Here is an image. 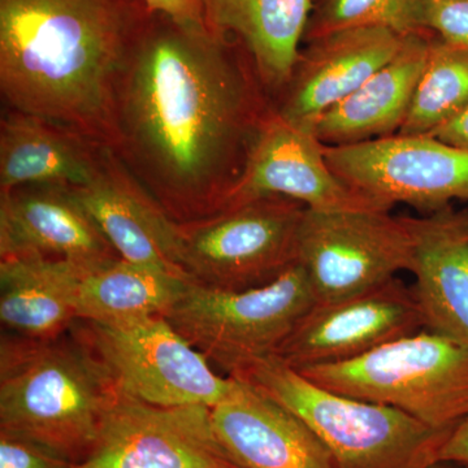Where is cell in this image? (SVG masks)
Masks as SVG:
<instances>
[{
    "mask_svg": "<svg viewBox=\"0 0 468 468\" xmlns=\"http://www.w3.org/2000/svg\"><path fill=\"white\" fill-rule=\"evenodd\" d=\"M273 106L232 37L151 15L117 91V155L177 223L221 211Z\"/></svg>",
    "mask_w": 468,
    "mask_h": 468,
    "instance_id": "1",
    "label": "cell"
},
{
    "mask_svg": "<svg viewBox=\"0 0 468 468\" xmlns=\"http://www.w3.org/2000/svg\"><path fill=\"white\" fill-rule=\"evenodd\" d=\"M153 12L143 0H0V91L115 150L117 91Z\"/></svg>",
    "mask_w": 468,
    "mask_h": 468,
    "instance_id": "2",
    "label": "cell"
},
{
    "mask_svg": "<svg viewBox=\"0 0 468 468\" xmlns=\"http://www.w3.org/2000/svg\"><path fill=\"white\" fill-rule=\"evenodd\" d=\"M64 335L50 340L3 335L0 431L81 463L120 389L75 331L70 338Z\"/></svg>",
    "mask_w": 468,
    "mask_h": 468,
    "instance_id": "3",
    "label": "cell"
},
{
    "mask_svg": "<svg viewBox=\"0 0 468 468\" xmlns=\"http://www.w3.org/2000/svg\"><path fill=\"white\" fill-rule=\"evenodd\" d=\"M232 378L291 410L314 431L337 468H430L452 431L428 427L399 410L331 392L279 356L257 360Z\"/></svg>",
    "mask_w": 468,
    "mask_h": 468,
    "instance_id": "4",
    "label": "cell"
},
{
    "mask_svg": "<svg viewBox=\"0 0 468 468\" xmlns=\"http://www.w3.org/2000/svg\"><path fill=\"white\" fill-rule=\"evenodd\" d=\"M331 392L399 410L452 431L468 417V347L419 331L359 358L297 369Z\"/></svg>",
    "mask_w": 468,
    "mask_h": 468,
    "instance_id": "5",
    "label": "cell"
},
{
    "mask_svg": "<svg viewBox=\"0 0 468 468\" xmlns=\"http://www.w3.org/2000/svg\"><path fill=\"white\" fill-rule=\"evenodd\" d=\"M316 303L300 263L271 284L241 292L190 282L165 314L172 328L228 375L276 356L302 316Z\"/></svg>",
    "mask_w": 468,
    "mask_h": 468,
    "instance_id": "6",
    "label": "cell"
},
{
    "mask_svg": "<svg viewBox=\"0 0 468 468\" xmlns=\"http://www.w3.org/2000/svg\"><path fill=\"white\" fill-rule=\"evenodd\" d=\"M306 206L266 197L178 223V261L193 284L241 292L276 282L298 263Z\"/></svg>",
    "mask_w": 468,
    "mask_h": 468,
    "instance_id": "7",
    "label": "cell"
},
{
    "mask_svg": "<svg viewBox=\"0 0 468 468\" xmlns=\"http://www.w3.org/2000/svg\"><path fill=\"white\" fill-rule=\"evenodd\" d=\"M75 332L107 366L122 393L156 406L215 408L236 388L165 316L124 323L81 322Z\"/></svg>",
    "mask_w": 468,
    "mask_h": 468,
    "instance_id": "8",
    "label": "cell"
},
{
    "mask_svg": "<svg viewBox=\"0 0 468 468\" xmlns=\"http://www.w3.org/2000/svg\"><path fill=\"white\" fill-rule=\"evenodd\" d=\"M298 263L316 302L371 291L411 271L412 239L403 217L384 209L306 208L298 237Z\"/></svg>",
    "mask_w": 468,
    "mask_h": 468,
    "instance_id": "9",
    "label": "cell"
},
{
    "mask_svg": "<svg viewBox=\"0 0 468 468\" xmlns=\"http://www.w3.org/2000/svg\"><path fill=\"white\" fill-rule=\"evenodd\" d=\"M324 154L345 184L385 208L406 203L428 214L454 201L468 202V149L432 135L324 144Z\"/></svg>",
    "mask_w": 468,
    "mask_h": 468,
    "instance_id": "10",
    "label": "cell"
},
{
    "mask_svg": "<svg viewBox=\"0 0 468 468\" xmlns=\"http://www.w3.org/2000/svg\"><path fill=\"white\" fill-rule=\"evenodd\" d=\"M76 468H239L218 441L207 406H156L120 390L97 443Z\"/></svg>",
    "mask_w": 468,
    "mask_h": 468,
    "instance_id": "11",
    "label": "cell"
},
{
    "mask_svg": "<svg viewBox=\"0 0 468 468\" xmlns=\"http://www.w3.org/2000/svg\"><path fill=\"white\" fill-rule=\"evenodd\" d=\"M424 328L414 291L399 277L343 300L316 302L277 350L294 369L359 358Z\"/></svg>",
    "mask_w": 468,
    "mask_h": 468,
    "instance_id": "12",
    "label": "cell"
},
{
    "mask_svg": "<svg viewBox=\"0 0 468 468\" xmlns=\"http://www.w3.org/2000/svg\"><path fill=\"white\" fill-rule=\"evenodd\" d=\"M273 196L320 211H390L345 184L329 167L324 144L314 132L286 122L275 106L261 119L241 177L221 211Z\"/></svg>",
    "mask_w": 468,
    "mask_h": 468,
    "instance_id": "13",
    "label": "cell"
},
{
    "mask_svg": "<svg viewBox=\"0 0 468 468\" xmlns=\"http://www.w3.org/2000/svg\"><path fill=\"white\" fill-rule=\"evenodd\" d=\"M406 37L387 27H359L306 41L288 85L273 101L277 113L313 131L326 111L399 54Z\"/></svg>",
    "mask_w": 468,
    "mask_h": 468,
    "instance_id": "14",
    "label": "cell"
},
{
    "mask_svg": "<svg viewBox=\"0 0 468 468\" xmlns=\"http://www.w3.org/2000/svg\"><path fill=\"white\" fill-rule=\"evenodd\" d=\"M55 258L86 271L119 260L70 187L32 184L0 192V258Z\"/></svg>",
    "mask_w": 468,
    "mask_h": 468,
    "instance_id": "15",
    "label": "cell"
},
{
    "mask_svg": "<svg viewBox=\"0 0 468 468\" xmlns=\"http://www.w3.org/2000/svg\"><path fill=\"white\" fill-rule=\"evenodd\" d=\"M70 190L122 260L189 279L178 261L177 221L134 177L115 150L104 147L91 181Z\"/></svg>",
    "mask_w": 468,
    "mask_h": 468,
    "instance_id": "16",
    "label": "cell"
},
{
    "mask_svg": "<svg viewBox=\"0 0 468 468\" xmlns=\"http://www.w3.org/2000/svg\"><path fill=\"white\" fill-rule=\"evenodd\" d=\"M236 380L233 392L211 409V417L218 441L237 466L337 468L324 443L300 417Z\"/></svg>",
    "mask_w": 468,
    "mask_h": 468,
    "instance_id": "17",
    "label": "cell"
},
{
    "mask_svg": "<svg viewBox=\"0 0 468 468\" xmlns=\"http://www.w3.org/2000/svg\"><path fill=\"white\" fill-rule=\"evenodd\" d=\"M412 239V288L424 329L468 347V208L403 217Z\"/></svg>",
    "mask_w": 468,
    "mask_h": 468,
    "instance_id": "18",
    "label": "cell"
},
{
    "mask_svg": "<svg viewBox=\"0 0 468 468\" xmlns=\"http://www.w3.org/2000/svg\"><path fill=\"white\" fill-rule=\"evenodd\" d=\"M431 32L410 34L399 54L314 125L325 146L367 143L399 133L426 67Z\"/></svg>",
    "mask_w": 468,
    "mask_h": 468,
    "instance_id": "19",
    "label": "cell"
},
{
    "mask_svg": "<svg viewBox=\"0 0 468 468\" xmlns=\"http://www.w3.org/2000/svg\"><path fill=\"white\" fill-rule=\"evenodd\" d=\"M314 0H206L209 29L232 37L250 55L275 101L292 75Z\"/></svg>",
    "mask_w": 468,
    "mask_h": 468,
    "instance_id": "20",
    "label": "cell"
},
{
    "mask_svg": "<svg viewBox=\"0 0 468 468\" xmlns=\"http://www.w3.org/2000/svg\"><path fill=\"white\" fill-rule=\"evenodd\" d=\"M104 147L42 117L7 110L0 122V192L32 184H88Z\"/></svg>",
    "mask_w": 468,
    "mask_h": 468,
    "instance_id": "21",
    "label": "cell"
},
{
    "mask_svg": "<svg viewBox=\"0 0 468 468\" xmlns=\"http://www.w3.org/2000/svg\"><path fill=\"white\" fill-rule=\"evenodd\" d=\"M86 270L55 258L26 255L0 261V320L15 335L50 340L77 322Z\"/></svg>",
    "mask_w": 468,
    "mask_h": 468,
    "instance_id": "22",
    "label": "cell"
},
{
    "mask_svg": "<svg viewBox=\"0 0 468 468\" xmlns=\"http://www.w3.org/2000/svg\"><path fill=\"white\" fill-rule=\"evenodd\" d=\"M190 282L162 268L119 258L82 276L77 322L124 323L163 316Z\"/></svg>",
    "mask_w": 468,
    "mask_h": 468,
    "instance_id": "23",
    "label": "cell"
},
{
    "mask_svg": "<svg viewBox=\"0 0 468 468\" xmlns=\"http://www.w3.org/2000/svg\"><path fill=\"white\" fill-rule=\"evenodd\" d=\"M467 107L468 50L432 33L426 67L397 134H431Z\"/></svg>",
    "mask_w": 468,
    "mask_h": 468,
    "instance_id": "24",
    "label": "cell"
},
{
    "mask_svg": "<svg viewBox=\"0 0 468 468\" xmlns=\"http://www.w3.org/2000/svg\"><path fill=\"white\" fill-rule=\"evenodd\" d=\"M421 0H316L304 41L349 27H378L401 36L424 32Z\"/></svg>",
    "mask_w": 468,
    "mask_h": 468,
    "instance_id": "25",
    "label": "cell"
},
{
    "mask_svg": "<svg viewBox=\"0 0 468 468\" xmlns=\"http://www.w3.org/2000/svg\"><path fill=\"white\" fill-rule=\"evenodd\" d=\"M420 26L468 50V0H421Z\"/></svg>",
    "mask_w": 468,
    "mask_h": 468,
    "instance_id": "26",
    "label": "cell"
},
{
    "mask_svg": "<svg viewBox=\"0 0 468 468\" xmlns=\"http://www.w3.org/2000/svg\"><path fill=\"white\" fill-rule=\"evenodd\" d=\"M75 462L12 433L0 431V468H76Z\"/></svg>",
    "mask_w": 468,
    "mask_h": 468,
    "instance_id": "27",
    "label": "cell"
},
{
    "mask_svg": "<svg viewBox=\"0 0 468 468\" xmlns=\"http://www.w3.org/2000/svg\"><path fill=\"white\" fill-rule=\"evenodd\" d=\"M143 2L154 14L171 18L181 26L208 27L206 20V0H143Z\"/></svg>",
    "mask_w": 468,
    "mask_h": 468,
    "instance_id": "28",
    "label": "cell"
},
{
    "mask_svg": "<svg viewBox=\"0 0 468 468\" xmlns=\"http://www.w3.org/2000/svg\"><path fill=\"white\" fill-rule=\"evenodd\" d=\"M440 461L457 466L468 464V417L452 430L443 445Z\"/></svg>",
    "mask_w": 468,
    "mask_h": 468,
    "instance_id": "29",
    "label": "cell"
},
{
    "mask_svg": "<svg viewBox=\"0 0 468 468\" xmlns=\"http://www.w3.org/2000/svg\"><path fill=\"white\" fill-rule=\"evenodd\" d=\"M428 135H432L442 143L468 149V107L460 115L452 117Z\"/></svg>",
    "mask_w": 468,
    "mask_h": 468,
    "instance_id": "30",
    "label": "cell"
},
{
    "mask_svg": "<svg viewBox=\"0 0 468 468\" xmlns=\"http://www.w3.org/2000/svg\"><path fill=\"white\" fill-rule=\"evenodd\" d=\"M455 464L446 463V462H439V463L433 464L430 468H454Z\"/></svg>",
    "mask_w": 468,
    "mask_h": 468,
    "instance_id": "31",
    "label": "cell"
},
{
    "mask_svg": "<svg viewBox=\"0 0 468 468\" xmlns=\"http://www.w3.org/2000/svg\"><path fill=\"white\" fill-rule=\"evenodd\" d=\"M454 468H468V464H463V466H457V464H455Z\"/></svg>",
    "mask_w": 468,
    "mask_h": 468,
    "instance_id": "32",
    "label": "cell"
}]
</instances>
